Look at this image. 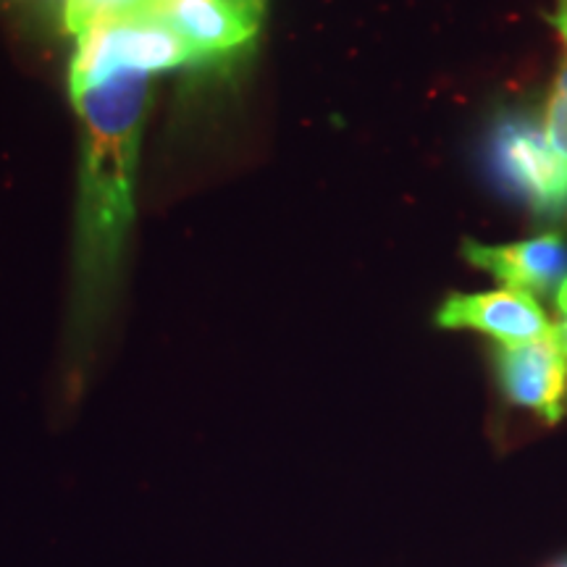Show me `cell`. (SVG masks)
<instances>
[{
    "label": "cell",
    "mask_w": 567,
    "mask_h": 567,
    "mask_svg": "<svg viewBox=\"0 0 567 567\" xmlns=\"http://www.w3.org/2000/svg\"><path fill=\"white\" fill-rule=\"evenodd\" d=\"M153 74L118 69L71 90L82 124L74 292L69 316V379L80 386L90 352L116 295L134 224V174Z\"/></svg>",
    "instance_id": "1"
},
{
    "label": "cell",
    "mask_w": 567,
    "mask_h": 567,
    "mask_svg": "<svg viewBox=\"0 0 567 567\" xmlns=\"http://www.w3.org/2000/svg\"><path fill=\"white\" fill-rule=\"evenodd\" d=\"M486 161L507 195L544 221L567 218V161L530 111H505L488 130Z\"/></svg>",
    "instance_id": "2"
},
{
    "label": "cell",
    "mask_w": 567,
    "mask_h": 567,
    "mask_svg": "<svg viewBox=\"0 0 567 567\" xmlns=\"http://www.w3.org/2000/svg\"><path fill=\"white\" fill-rule=\"evenodd\" d=\"M195 59L197 55L189 42L168 21L153 13L103 21L76 38L69 87H87L118 69L158 74V71L184 66Z\"/></svg>",
    "instance_id": "3"
},
{
    "label": "cell",
    "mask_w": 567,
    "mask_h": 567,
    "mask_svg": "<svg viewBox=\"0 0 567 567\" xmlns=\"http://www.w3.org/2000/svg\"><path fill=\"white\" fill-rule=\"evenodd\" d=\"M494 371L502 394L555 425L567 413V352L555 334L523 344H496Z\"/></svg>",
    "instance_id": "4"
},
{
    "label": "cell",
    "mask_w": 567,
    "mask_h": 567,
    "mask_svg": "<svg viewBox=\"0 0 567 567\" xmlns=\"http://www.w3.org/2000/svg\"><path fill=\"white\" fill-rule=\"evenodd\" d=\"M463 258L486 271L505 289L530 297H551L567 281V237L563 231H542L536 237L507 245H484L465 239Z\"/></svg>",
    "instance_id": "5"
},
{
    "label": "cell",
    "mask_w": 567,
    "mask_h": 567,
    "mask_svg": "<svg viewBox=\"0 0 567 567\" xmlns=\"http://www.w3.org/2000/svg\"><path fill=\"white\" fill-rule=\"evenodd\" d=\"M436 326L450 331H478L496 344H523L555 334V323L536 297L494 289L476 295H450L439 305Z\"/></svg>",
    "instance_id": "6"
},
{
    "label": "cell",
    "mask_w": 567,
    "mask_h": 567,
    "mask_svg": "<svg viewBox=\"0 0 567 567\" xmlns=\"http://www.w3.org/2000/svg\"><path fill=\"white\" fill-rule=\"evenodd\" d=\"M147 13L168 21L189 42L197 59L237 51L255 38L260 24L258 13L234 0H161Z\"/></svg>",
    "instance_id": "7"
},
{
    "label": "cell",
    "mask_w": 567,
    "mask_h": 567,
    "mask_svg": "<svg viewBox=\"0 0 567 567\" xmlns=\"http://www.w3.org/2000/svg\"><path fill=\"white\" fill-rule=\"evenodd\" d=\"M158 3L161 0H63V27L74 38H80L90 27L142 17Z\"/></svg>",
    "instance_id": "8"
},
{
    "label": "cell",
    "mask_w": 567,
    "mask_h": 567,
    "mask_svg": "<svg viewBox=\"0 0 567 567\" xmlns=\"http://www.w3.org/2000/svg\"><path fill=\"white\" fill-rule=\"evenodd\" d=\"M542 124H544V132H547L549 145L555 147L559 158L567 161V53L557 66Z\"/></svg>",
    "instance_id": "9"
},
{
    "label": "cell",
    "mask_w": 567,
    "mask_h": 567,
    "mask_svg": "<svg viewBox=\"0 0 567 567\" xmlns=\"http://www.w3.org/2000/svg\"><path fill=\"white\" fill-rule=\"evenodd\" d=\"M555 310H557V321H551L555 323V337L557 342L563 344V350L567 352V281L557 289Z\"/></svg>",
    "instance_id": "10"
},
{
    "label": "cell",
    "mask_w": 567,
    "mask_h": 567,
    "mask_svg": "<svg viewBox=\"0 0 567 567\" xmlns=\"http://www.w3.org/2000/svg\"><path fill=\"white\" fill-rule=\"evenodd\" d=\"M549 21H551V27H555L557 34H559V38H563V42L567 45V0H559L555 13H551V17H549Z\"/></svg>",
    "instance_id": "11"
},
{
    "label": "cell",
    "mask_w": 567,
    "mask_h": 567,
    "mask_svg": "<svg viewBox=\"0 0 567 567\" xmlns=\"http://www.w3.org/2000/svg\"><path fill=\"white\" fill-rule=\"evenodd\" d=\"M234 3L237 6H243V9H247V11H252V13H264V6H266V0H234Z\"/></svg>",
    "instance_id": "12"
},
{
    "label": "cell",
    "mask_w": 567,
    "mask_h": 567,
    "mask_svg": "<svg viewBox=\"0 0 567 567\" xmlns=\"http://www.w3.org/2000/svg\"><path fill=\"white\" fill-rule=\"evenodd\" d=\"M549 567H567V555H565V557H559L557 563H551Z\"/></svg>",
    "instance_id": "13"
}]
</instances>
